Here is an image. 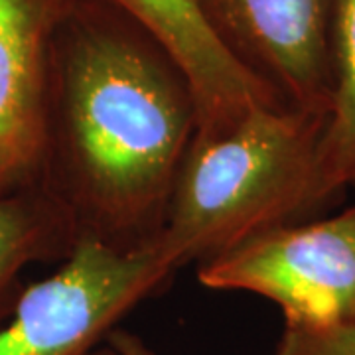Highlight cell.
Wrapping results in <instances>:
<instances>
[{
    "label": "cell",
    "instance_id": "6da1fadb",
    "mask_svg": "<svg viewBox=\"0 0 355 355\" xmlns=\"http://www.w3.org/2000/svg\"><path fill=\"white\" fill-rule=\"evenodd\" d=\"M196 132V97L170 55L109 2L77 0L55 42L42 182L77 237L150 245Z\"/></svg>",
    "mask_w": 355,
    "mask_h": 355
},
{
    "label": "cell",
    "instance_id": "7a4b0ae2",
    "mask_svg": "<svg viewBox=\"0 0 355 355\" xmlns=\"http://www.w3.org/2000/svg\"><path fill=\"white\" fill-rule=\"evenodd\" d=\"M324 119L272 105L223 135H196L153 243L184 268L318 211L324 205L316 174Z\"/></svg>",
    "mask_w": 355,
    "mask_h": 355
},
{
    "label": "cell",
    "instance_id": "3957f363",
    "mask_svg": "<svg viewBox=\"0 0 355 355\" xmlns=\"http://www.w3.org/2000/svg\"><path fill=\"white\" fill-rule=\"evenodd\" d=\"M178 270L156 243L119 249L77 237L53 275L20 292L0 326V355H89Z\"/></svg>",
    "mask_w": 355,
    "mask_h": 355
},
{
    "label": "cell",
    "instance_id": "277c9868",
    "mask_svg": "<svg viewBox=\"0 0 355 355\" xmlns=\"http://www.w3.org/2000/svg\"><path fill=\"white\" fill-rule=\"evenodd\" d=\"M198 266L209 291L249 292L279 306L288 330L355 322V205L268 229Z\"/></svg>",
    "mask_w": 355,
    "mask_h": 355
},
{
    "label": "cell",
    "instance_id": "5b68a950",
    "mask_svg": "<svg viewBox=\"0 0 355 355\" xmlns=\"http://www.w3.org/2000/svg\"><path fill=\"white\" fill-rule=\"evenodd\" d=\"M334 0H198L231 53L292 109L330 103Z\"/></svg>",
    "mask_w": 355,
    "mask_h": 355
},
{
    "label": "cell",
    "instance_id": "8992f818",
    "mask_svg": "<svg viewBox=\"0 0 355 355\" xmlns=\"http://www.w3.org/2000/svg\"><path fill=\"white\" fill-rule=\"evenodd\" d=\"M77 0H0V196L42 186L55 42Z\"/></svg>",
    "mask_w": 355,
    "mask_h": 355
},
{
    "label": "cell",
    "instance_id": "52a82bcc",
    "mask_svg": "<svg viewBox=\"0 0 355 355\" xmlns=\"http://www.w3.org/2000/svg\"><path fill=\"white\" fill-rule=\"evenodd\" d=\"M105 2L142 28L190 81L198 105V137L223 135L254 109L284 105L263 79L231 53L198 0Z\"/></svg>",
    "mask_w": 355,
    "mask_h": 355
},
{
    "label": "cell",
    "instance_id": "ba28073f",
    "mask_svg": "<svg viewBox=\"0 0 355 355\" xmlns=\"http://www.w3.org/2000/svg\"><path fill=\"white\" fill-rule=\"evenodd\" d=\"M77 241L73 219L46 186L0 196V326L20 294V275L38 261H64Z\"/></svg>",
    "mask_w": 355,
    "mask_h": 355
},
{
    "label": "cell",
    "instance_id": "9c48e42d",
    "mask_svg": "<svg viewBox=\"0 0 355 355\" xmlns=\"http://www.w3.org/2000/svg\"><path fill=\"white\" fill-rule=\"evenodd\" d=\"M316 174L324 205L355 190V0L331 2L330 103Z\"/></svg>",
    "mask_w": 355,
    "mask_h": 355
},
{
    "label": "cell",
    "instance_id": "30bf717a",
    "mask_svg": "<svg viewBox=\"0 0 355 355\" xmlns=\"http://www.w3.org/2000/svg\"><path fill=\"white\" fill-rule=\"evenodd\" d=\"M272 355H355V322L320 328H284Z\"/></svg>",
    "mask_w": 355,
    "mask_h": 355
},
{
    "label": "cell",
    "instance_id": "8fae6325",
    "mask_svg": "<svg viewBox=\"0 0 355 355\" xmlns=\"http://www.w3.org/2000/svg\"><path fill=\"white\" fill-rule=\"evenodd\" d=\"M107 343L113 345L121 355H156V352L142 338H139L132 331L123 330V328L111 331L107 338Z\"/></svg>",
    "mask_w": 355,
    "mask_h": 355
},
{
    "label": "cell",
    "instance_id": "7c38bea8",
    "mask_svg": "<svg viewBox=\"0 0 355 355\" xmlns=\"http://www.w3.org/2000/svg\"><path fill=\"white\" fill-rule=\"evenodd\" d=\"M89 355H121V354H119V352L114 349L113 345H109V343L105 342V343H101V345H99L97 349H93V352H91Z\"/></svg>",
    "mask_w": 355,
    "mask_h": 355
}]
</instances>
